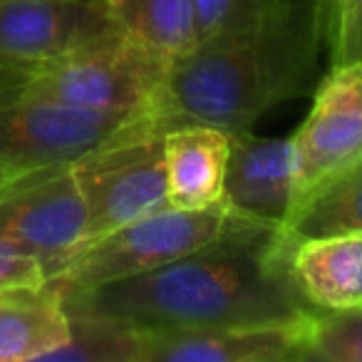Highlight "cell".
I'll list each match as a JSON object with an SVG mask.
<instances>
[{"label": "cell", "instance_id": "obj_1", "mask_svg": "<svg viewBox=\"0 0 362 362\" xmlns=\"http://www.w3.org/2000/svg\"><path fill=\"white\" fill-rule=\"evenodd\" d=\"M288 248L283 231L238 218L221 238L166 266L60 298L136 330L296 320L313 310L293 283Z\"/></svg>", "mask_w": 362, "mask_h": 362}, {"label": "cell", "instance_id": "obj_2", "mask_svg": "<svg viewBox=\"0 0 362 362\" xmlns=\"http://www.w3.org/2000/svg\"><path fill=\"white\" fill-rule=\"evenodd\" d=\"M327 42V0H288L236 40L199 45L171 62L164 112L176 122H202L236 134L268 110L313 92Z\"/></svg>", "mask_w": 362, "mask_h": 362}, {"label": "cell", "instance_id": "obj_3", "mask_svg": "<svg viewBox=\"0 0 362 362\" xmlns=\"http://www.w3.org/2000/svg\"><path fill=\"white\" fill-rule=\"evenodd\" d=\"M171 62L117 28L11 77L21 95L124 117H161Z\"/></svg>", "mask_w": 362, "mask_h": 362}, {"label": "cell", "instance_id": "obj_4", "mask_svg": "<svg viewBox=\"0 0 362 362\" xmlns=\"http://www.w3.org/2000/svg\"><path fill=\"white\" fill-rule=\"evenodd\" d=\"M236 221L223 204L211 209H159L87 243L65 271L47 283L57 293H82L127 281L209 246L231 231Z\"/></svg>", "mask_w": 362, "mask_h": 362}, {"label": "cell", "instance_id": "obj_5", "mask_svg": "<svg viewBox=\"0 0 362 362\" xmlns=\"http://www.w3.org/2000/svg\"><path fill=\"white\" fill-rule=\"evenodd\" d=\"M161 117H139L72 164L87 206V243L169 206Z\"/></svg>", "mask_w": 362, "mask_h": 362}, {"label": "cell", "instance_id": "obj_6", "mask_svg": "<svg viewBox=\"0 0 362 362\" xmlns=\"http://www.w3.org/2000/svg\"><path fill=\"white\" fill-rule=\"evenodd\" d=\"M134 119L21 95L0 75V164L21 174L75 164Z\"/></svg>", "mask_w": 362, "mask_h": 362}, {"label": "cell", "instance_id": "obj_7", "mask_svg": "<svg viewBox=\"0 0 362 362\" xmlns=\"http://www.w3.org/2000/svg\"><path fill=\"white\" fill-rule=\"evenodd\" d=\"M0 241L33 256L47 281L87 246V206L72 164L28 171L0 194Z\"/></svg>", "mask_w": 362, "mask_h": 362}, {"label": "cell", "instance_id": "obj_8", "mask_svg": "<svg viewBox=\"0 0 362 362\" xmlns=\"http://www.w3.org/2000/svg\"><path fill=\"white\" fill-rule=\"evenodd\" d=\"M296 209L362 161V62L332 65L315 85L303 124L291 134Z\"/></svg>", "mask_w": 362, "mask_h": 362}, {"label": "cell", "instance_id": "obj_9", "mask_svg": "<svg viewBox=\"0 0 362 362\" xmlns=\"http://www.w3.org/2000/svg\"><path fill=\"white\" fill-rule=\"evenodd\" d=\"M112 28L100 0H0V75L18 77Z\"/></svg>", "mask_w": 362, "mask_h": 362}, {"label": "cell", "instance_id": "obj_10", "mask_svg": "<svg viewBox=\"0 0 362 362\" xmlns=\"http://www.w3.org/2000/svg\"><path fill=\"white\" fill-rule=\"evenodd\" d=\"M313 315L278 322L139 330L141 362H300Z\"/></svg>", "mask_w": 362, "mask_h": 362}, {"label": "cell", "instance_id": "obj_11", "mask_svg": "<svg viewBox=\"0 0 362 362\" xmlns=\"http://www.w3.org/2000/svg\"><path fill=\"white\" fill-rule=\"evenodd\" d=\"M223 206L258 226L286 231L296 209V171L291 136L231 134Z\"/></svg>", "mask_w": 362, "mask_h": 362}, {"label": "cell", "instance_id": "obj_12", "mask_svg": "<svg viewBox=\"0 0 362 362\" xmlns=\"http://www.w3.org/2000/svg\"><path fill=\"white\" fill-rule=\"evenodd\" d=\"M169 206H221L231 134L202 122H176L161 136Z\"/></svg>", "mask_w": 362, "mask_h": 362}, {"label": "cell", "instance_id": "obj_13", "mask_svg": "<svg viewBox=\"0 0 362 362\" xmlns=\"http://www.w3.org/2000/svg\"><path fill=\"white\" fill-rule=\"evenodd\" d=\"M293 283L313 313L362 308V236L288 238Z\"/></svg>", "mask_w": 362, "mask_h": 362}, {"label": "cell", "instance_id": "obj_14", "mask_svg": "<svg viewBox=\"0 0 362 362\" xmlns=\"http://www.w3.org/2000/svg\"><path fill=\"white\" fill-rule=\"evenodd\" d=\"M67 332L65 305L50 283L0 291V362L45 360Z\"/></svg>", "mask_w": 362, "mask_h": 362}, {"label": "cell", "instance_id": "obj_15", "mask_svg": "<svg viewBox=\"0 0 362 362\" xmlns=\"http://www.w3.org/2000/svg\"><path fill=\"white\" fill-rule=\"evenodd\" d=\"M110 23L164 60L176 62L199 47L192 0H100Z\"/></svg>", "mask_w": 362, "mask_h": 362}, {"label": "cell", "instance_id": "obj_16", "mask_svg": "<svg viewBox=\"0 0 362 362\" xmlns=\"http://www.w3.org/2000/svg\"><path fill=\"white\" fill-rule=\"evenodd\" d=\"M67 332L65 345L52 350L47 362H141V332L119 317L65 303Z\"/></svg>", "mask_w": 362, "mask_h": 362}, {"label": "cell", "instance_id": "obj_17", "mask_svg": "<svg viewBox=\"0 0 362 362\" xmlns=\"http://www.w3.org/2000/svg\"><path fill=\"white\" fill-rule=\"evenodd\" d=\"M283 233L293 241L362 236V161L308 199Z\"/></svg>", "mask_w": 362, "mask_h": 362}, {"label": "cell", "instance_id": "obj_18", "mask_svg": "<svg viewBox=\"0 0 362 362\" xmlns=\"http://www.w3.org/2000/svg\"><path fill=\"white\" fill-rule=\"evenodd\" d=\"M288 0H192L199 45L236 40L271 21Z\"/></svg>", "mask_w": 362, "mask_h": 362}, {"label": "cell", "instance_id": "obj_19", "mask_svg": "<svg viewBox=\"0 0 362 362\" xmlns=\"http://www.w3.org/2000/svg\"><path fill=\"white\" fill-rule=\"evenodd\" d=\"M362 362V308L315 313L308 322L300 362Z\"/></svg>", "mask_w": 362, "mask_h": 362}, {"label": "cell", "instance_id": "obj_20", "mask_svg": "<svg viewBox=\"0 0 362 362\" xmlns=\"http://www.w3.org/2000/svg\"><path fill=\"white\" fill-rule=\"evenodd\" d=\"M327 45L332 65L362 62V0H327Z\"/></svg>", "mask_w": 362, "mask_h": 362}, {"label": "cell", "instance_id": "obj_21", "mask_svg": "<svg viewBox=\"0 0 362 362\" xmlns=\"http://www.w3.org/2000/svg\"><path fill=\"white\" fill-rule=\"evenodd\" d=\"M47 283L42 266L28 253L0 241V291L8 288H40Z\"/></svg>", "mask_w": 362, "mask_h": 362}, {"label": "cell", "instance_id": "obj_22", "mask_svg": "<svg viewBox=\"0 0 362 362\" xmlns=\"http://www.w3.org/2000/svg\"><path fill=\"white\" fill-rule=\"evenodd\" d=\"M21 171H16V169H11V166H3L0 164V194L6 192L8 187H13V181L16 179H21Z\"/></svg>", "mask_w": 362, "mask_h": 362}]
</instances>
